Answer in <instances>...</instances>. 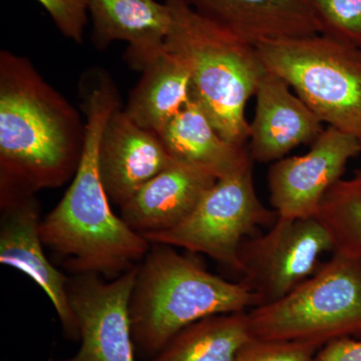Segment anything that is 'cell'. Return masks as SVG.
I'll list each match as a JSON object with an SVG mask.
<instances>
[{"mask_svg":"<svg viewBox=\"0 0 361 361\" xmlns=\"http://www.w3.org/2000/svg\"><path fill=\"white\" fill-rule=\"evenodd\" d=\"M139 266L104 282L94 273L77 274L68 297L80 329L78 353L61 361H137L130 305Z\"/></svg>","mask_w":361,"mask_h":361,"instance_id":"9","label":"cell"},{"mask_svg":"<svg viewBox=\"0 0 361 361\" xmlns=\"http://www.w3.org/2000/svg\"><path fill=\"white\" fill-rule=\"evenodd\" d=\"M255 294L243 281L213 274L198 261L158 244L139 266L130 315L135 351L155 357L180 331L211 316L245 312Z\"/></svg>","mask_w":361,"mask_h":361,"instance_id":"4","label":"cell"},{"mask_svg":"<svg viewBox=\"0 0 361 361\" xmlns=\"http://www.w3.org/2000/svg\"><path fill=\"white\" fill-rule=\"evenodd\" d=\"M247 313L252 337L261 341L322 348L361 334V261L334 252L290 293Z\"/></svg>","mask_w":361,"mask_h":361,"instance_id":"5","label":"cell"},{"mask_svg":"<svg viewBox=\"0 0 361 361\" xmlns=\"http://www.w3.org/2000/svg\"><path fill=\"white\" fill-rule=\"evenodd\" d=\"M252 338L247 311L211 316L180 331L151 361H234Z\"/></svg>","mask_w":361,"mask_h":361,"instance_id":"19","label":"cell"},{"mask_svg":"<svg viewBox=\"0 0 361 361\" xmlns=\"http://www.w3.org/2000/svg\"><path fill=\"white\" fill-rule=\"evenodd\" d=\"M82 92L87 116L82 158L65 196L40 223V236L75 274L120 276L149 250L148 240L114 214L99 177V142L120 97L101 71L82 78Z\"/></svg>","mask_w":361,"mask_h":361,"instance_id":"1","label":"cell"},{"mask_svg":"<svg viewBox=\"0 0 361 361\" xmlns=\"http://www.w3.org/2000/svg\"><path fill=\"white\" fill-rule=\"evenodd\" d=\"M159 137L174 160L209 171L218 179L251 159L245 147L221 137L193 92Z\"/></svg>","mask_w":361,"mask_h":361,"instance_id":"17","label":"cell"},{"mask_svg":"<svg viewBox=\"0 0 361 361\" xmlns=\"http://www.w3.org/2000/svg\"><path fill=\"white\" fill-rule=\"evenodd\" d=\"M315 361H361V341L350 336L334 339L317 351Z\"/></svg>","mask_w":361,"mask_h":361,"instance_id":"24","label":"cell"},{"mask_svg":"<svg viewBox=\"0 0 361 361\" xmlns=\"http://www.w3.org/2000/svg\"><path fill=\"white\" fill-rule=\"evenodd\" d=\"M266 70L290 85L327 127L361 141V49L315 35L255 45Z\"/></svg>","mask_w":361,"mask_h":361,"instance_id":"6","label":"cell"},{"mask_svg":"<svg viewBox=\"0 0 361 361\" xmlns=\"http://www.w3.org/2000/svg\"><path fill=\"white\" fill-rule=\"evenodd\" d=\"M360 153V139L327 127L307 153L272 163L268 190L278 217H316L325 195L342 179L348 161Z\"/></svg>","mask_w":361,"mask_h":361,"instance_id":"10","label":"cell"},{"mask_svg":"<svg viewBox=\"0 0 361 361\" xmlns=\"http://www.w3.org/2000/svg\"><path fill=\"white\" fill-rule=\"evenodd\" d=\"M317 346L299 342L252 338L234 361H315Z\"/></svg>","mask_w":361,"mask_h":361,"instance_id":"22","label":"cell"},{"mask_svg":"<svg viewBox=\"0 0 361 361\" xmlns=\"http://www.w3.org/2000/svg\"><path fill=\"white\" fill-rule=\"evenodd\" d=\"M175 160L159 135L140 127L118 106L104 126L97 165L109 200L122 207Z\"/></svg>","mask_w":361,"mask_h":361,"instance_id":"11","label":"cell"},{"mask_svg":"<svg viewBox=\"0 0 361 361\" xmlns=\"http://www.w3.org/2000/svg\"><path fill=\"white\" fill-rule=\"evenodd\" d=\"M322 35L361 49V0H311Z\"/></svg>","mask_w":361,"mask_h":361,"instance_id":"21","label":"cell"},{"mask_svg":"<svg viewBox=\"0 0 361 361\" xmlns=\"http://www.w3.org/2000/svg\"><path fill=\"white\" fill-rule=\"evenodd\" d=\"M195 11L256 45L320 35L311 0H185Z\"/></svg>","mask_w":361,"mask_h":361,"instance_id":"15","label":"cell"},{"mask_svg":"<svg viewBox=\"0 0 361 361\" xmlns=\"http://www.w3.org/2000/svg\"><path fill=\"white\" fill-rule=\"evenodd\" d=\"M0 262L27 275L47 294L70 339H80L68 297V279L49 262L40 236L39 207L35 196L2 206Z\"/></svg>","mask_w":361,"mask_h":361,"instance_id":"12","label":"cell"},{"mask_svg":"<svg viewBox=\"0 0 361 361\" xmlns=\"http://www.w3.org/2000/svg\"><path fill=\"white\" fill-rule=\"evenodd\" d=\"M316 217L331 234L334 252L361 261V180H338L325 195Z\"/></svg>","mask_w":361,"mask_h":361,"instance_id":"20","label":"cell"},{"mask_svg":"<svg viewBox=\"0 0 361 361\" xmlns=\"http://www.w3.org/2000/svg\"><path fill=\"white\" fill-rule=\"evenodd\" d=\"M217 180L209 171L175 160L121 207V218L142 236L168 231L193 212Z\"/></svg>","mask_w":361,"mask_h":361,"instance_id":"14","label":"cell"},{"mask_svg":"<svg viewBox=\"0 0 361 361\" xmlns=\"http://www.w3.org/2000/svg\"><path fill=\"white\" fill-rule=\"evenodd\" d=\"M94 23L92 39L97 49L115 40L129 44L127 58L133 68L145 66L165 49L172 26L168 4L155 0H90Z\"/></svg>","mask_w":361,"mask_h":361,"instance_id":"16","label":"cell"},{"mask_svg":"<svg viewBox=\"0 0 361 361\" xmlns=\"http://www.w3.org/2000/svg\"><path fill=\"white\" fill-rule=\"evenodd\" d=\"M47 9L61 32L68 39L82 42L84 39L90 0H37Z\"/></svg>","mask_w":361,"mask_h":361,"instance_id":"23","label":"cell"},{"mask_svg":"<svg viewBox=\"0 0 361 361\" xmlns=\"http://www.w3.org/2000/svg\"><path fill=\"white\" fill-rule=\"evenodd\" d=\"M172 26L167 51L182 59L192 92L221 137L245 147L250 135L247 103L266 73L255 45L202 16L185 0H166Z\"/></svg>","mask_w":361,"mask_h":361,"instance_id":"3","label":"cell"},{"mask_svg":"<svg viewBox=\"0 0 361 361\" xmlns=\"http://www.w3.org/2000/svg\"><path fill=\"white\" fill-rule=\"evenodd\" d=\"M256 110L250 123L249 155L257 163H274L291 149L312 144L323 123L290 85L267 71L256 90Z\"/></svg>","mask_w":361,"mask_h":361,"instance_id":"13","label":"cell"},{"mask_svg":"<svg viewBox=\"0 0 361 361\" xmlns=\"http://www.w3.org/2000/svg\"><path fill=\"white\" fill-rule=\"evenodd\" d=\"M334 238L317 217H278L262 235L244 242L240 251L243 282L257 306L279 300L314 275L325 254L334 253Z\"/></svg>","mask_w":361,"mask_h":361,"instance_id":"8","label":"cell"},{"mask_svg":"<svg viewBox=\"0 0 361 361\" xmlns=\"http://www.w3.org/2000/svg\"><path fill=\"white\" fill-rule=\"evenodd\" d=\"M85 126L28 59L0 54L1 207L56 188L77 173Z\"/></svg>","mask_w":361,"mask_h":361,"instance_id":"2","label":"cell"},{"mask_svg":"<svg viewBox=\"0 0 361 361\" xmlns=\"http://www.w3.org/2000/svg\"><path fill=\"white\" fill-rule=\"evenodd\" d=\"M277 218V213L259 199L250 159L216 180L179 225L144 237L149 243L205 254L241 273L240 251L244 242L256 236L260 226H272Z\"/></svg>","mask_w":361,"mask_h":361,"instance_id":"7","label":"cell"},{"mask_svg":"<svg viewBox=\"0 0 361 361\" xmlns=\"http://www.w3.org/2000/svg\"><path fill=\"white\" fill-rule=\"evenodd\" d=\"M142 71L123 111L140 127L159 135L191 99V75L182 59L166 47Z\"/></svg>","mask_w":361,"mask_h":361,"instance_id":"18","label":"cell"},{"mask_svg":"<svg viewBox=\"0 0 361 361\" xmlns=\"http://www.w3.org/2000/svg\"><path fill=\"white\" fill-rule=\"evenodd\" d=\"M355 177L357 178V179L361 180V169H360V170L355 171Z\"/></svg>","mask_w":361,"mask_h":361,"instance_id":"25","label":"cell"}]
</instances>
